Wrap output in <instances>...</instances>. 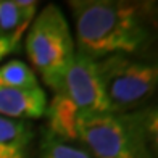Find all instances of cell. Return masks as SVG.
I'll return each mask as SVG.
<instances>
[{
    "label": "cell",
    "instance_id": "30bf717a",
    "mask_svg": "<svg viewBox=\"0 0 158 158\" xmlns=\"http://www.w3.org/2000/svg\"><path fill=\"white\" fill-rule=\"evenodd\" d=\"M0 87L37 89L39 79L34 69L21 60H10L0 66Z\"/></svg>",
    "mask_w": 158,
    "mask_h": 158
},
{
    "label": "cell",
    "instance_id": "277c9868",
    "mask_svg": "<svg viewBox=\"0 0 158 158\" xmlns=\"http://www.w3.org/2000/svg\"><path fill=\"white\" fill-rule=\"evenodd\" d=\"M97 69L111 113L134 111L158 89V53L110 55Z\"/></svg>",
    "mask_w": 158,
    "mask_h": 158
},
{
    "label": "cell",
    "instance_id": "ba28073f",
    "mask_svg": "<svg viewBox=\"0 0 158 158\" xmlns=\"http://www.w3.org/2000/svg\"><path fill=\"white\" fill-rule=\"evenodd\" d=\"M37 5L34 0H0V37L19 44L37 15Z\"/></svg>",
    "mask_w": 158,
    "mask_h": 158
},
{
    "label": "cell",
    "instance_id": "3957f363",
    "mask_svg": "<svg viewBox=\"0 0 158 158\" xmlns=\"http://www.w3.org/2000/svg\"><path fill=\"white\" fill-rule=\"evenodd\" d=\"M24 47L34 73L55 90L76 55V42L60 6L48 3L35 15L26 31Z\"/></svg>",
    "mask_w": 158,
    "mask_h": 158
},
{
    "label": "cell",
    "instance_id": "4fadbf2b",
    "mask_svg": "<svg viewBox=\"0 0 158 158\" xmlns=\"http://www.w3.org/2000/svg\"><path fill=\"white\" fill-rule=\"evenodd\" d=\"M18 42L11 40V39H5L0 37V61H2L5 56H8L10 53H13L15 50H18Z\"/></svg>",
    "mask_w": 158,
    "mask_h": 158
},
{
    "label": "cell",
    "instance_id": "5b68a950",
    "mask_svg": "<svg viewBox=\"0 0 158 158\" xmlns=\"http://www.w3.org/2000/svg\"><path fill=\"white\" fill-rule=\"evenodd\" d=\"M53 92L68 97L82 114L111 113L98 76L97 60L77 50L58 87Z\"/></svg>",
    "mask_w": 158,
    "mask_h": 158
},
{
    "label": "cell",
    "instance_id": "8992f818",
    "mask_svg": "<svg viewBox=\"0 0 158 158\" xmlns=\"http://www.w3.org/2000/svg\"><path fill=\"white\" fill-rule=\"evenodd\" d=\"M44 89H11L0 87V116L29 121L44 118L47 110Z\"/></svg>",
    "mask_w": 158,
    "mask_h": 158
},
{
    "label": "cell",
    "instance_id": "52a82bcc",
    "mask_svg": "<svg viewBox=\"0 0 158 158\" xmlns=\"http://www.w3.org/2000/svg\"><path fill=\"white\" fill-rule=\"evenodd\" d=\"M44 116L47 118L45 132L60 140L77 143L82 113L68 97H64L63 94H53L50 103H47Z\"/></svg>",
    "mask_w": 158,
    "mask_h": 158
},
{
    "label": "cell",
    "instance_id": "6da1fadb",
    "mask_svg": "<svg viewBox=\"0 0 158 158\" xmlns=\"http://www.w3.org/2000/svg\"><path fill=\"white\" fill-rule=\"evenodd\" d=\"M76 50L94 60L148 53L158 39V6L148 2L71 0Z\"/></svg>",
    "mask_w": 158,
    "mask_h": 158
},
{
    "label": "cell",
    "instance_id": "7a4b0ae2",
    "mask_svg": "<svg viewBox=\"0 0 158 158\" xmlns=\"http://www.w3.org/2000/svg\"><path fill=\"white\" fill-rule=\"evenodd\" d=\"M77 143L94 158H153L143 127V110L82 114Z\"/></svg>",
    "mask_w": 158,
    "mask_h": 158
},
{
    "label": "cell",
    "instance_id": "8fae6325",
    "mask_svg": "<svg viewBox=\"0 0 158 158\" xmlns=\"http://www.w3.org/2000/svg\"><path fill=\"white\" fill-rule=\"evenodd\" d=\"M37 158H94L79 143H69L44 132Z\"/></svg>",
    "mask_w": 158,
    "mask_h": 158
},
{
    "label": "cell",
    "instance_id": "9c48e42d",
    "mask_svg": "<svg viewBox=\"0 0 158 158\" xmlns=\"http://www.w3.org/2000/svg\"><path fill=\"white\" fill-rule=\"evenodd\" d=\"M32 140L31 123L0 116V158H29Z\"/></svg>",
    "mask_w": 158,
    "mask_h": 158
},
{
    "label": "cell",
    "instance_id": "7c38bea8",
    "mask_svg": "<svg viewBox=\"0 0 158 158\" xmlns=\"http://www.w3.org/2000/svg\"><path fill=\"white\" fill-rule=\"evenodd\" d=\"M143 127L153 158H158V103L143 110Z\"/></svg>",
    "mask_w": 158,
    "mask_h": 158
}]
</instances>
